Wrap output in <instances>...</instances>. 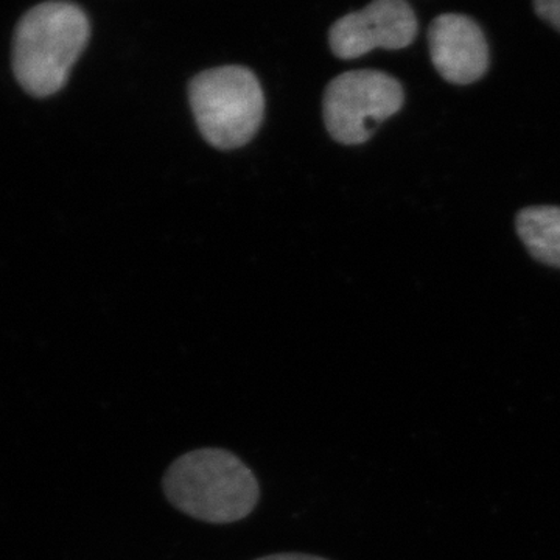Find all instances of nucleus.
<instances>
[{"mask_svg": "<svg viewBox=\"0 0 560 560\" xmlns=\"http://www.w3.org/2000/svg\"><path fill=\"white\" fill-rule=\"evenodd\" d=\"M162 490L175 510L212 525L249 517L260 500L254 471L235 453L217 447L197 448L173 460Z\"/></svg>", "mask_w": 560, "mask_h": 560, "instance_id": "nucleus-1", "label": "nucleus"}, {"mask_svg": "<svg viewBox=\"0 0 560 560\" xmlns=\"http://www.w3.org/2000/svg\"><path fill=\"white\" fill-rule=\"evenodd\" d=\"M90 35L86 13L73 3L46 2L28 10L13 43V72L22 90L38 98L60 92Z\"/></svg>", "mask_w": 560, "mask_h": 560, "instance_id": "nucleus-2", "label": "nucleus"}, {"mask_svg": "<svg viewBox=\"0 0 560 560\" xmlns=\"http://www.w3.org/2000/svg\"><path fill=\"white\" fill-rule=\"evenodd\" d=\"M189 101L202 138L219 150L246 145L264 120V91L253 70L243 66L198 73L190 81Z\"/></svg>", "mask_w": 560, "mask_h": 560, "instance_id": "nucleus-3", "label": "nucleus"}, {"mask_svg": "<svg viewBox=\"0 0 560 560\" xmlns=\"http://www.w3.org/2000/svg\"><path fill=\"white\" fill-rule=\"evenodd\" d=\"M405 103L399 81L381 70H350L324 92V124L342 145H360Z\"/></svg>", "mask_w": 560, "mask_h": 560, "instance_id": "nucleus-4", "label": "nucleus"}, {"mask_svg": "<svg viewBox=\"0 0 560 560\" xmlns=\"http://www.w3.org/2000/svg\"><path fill=\"white\" fill-rule=\"evenodd\" d=\"M418 20L404 0H377L331 25L330 49L340 60H355L374 49L400 50L415 43Z\"/></svg>", "mask_w": 560, "mask_h": 560, "instance_id": "nucleus-5", "label": "nucleus"}, {"mask_svg": "<svg viewBox=\"0 0 560 560\" xmlns=\"http://www.w3.org/2000/svg\"><path fill=\"white\" fill-rule=\"evenodd\" d=\"M429 46L434 69L448 83L466 86L488 72V40L466 14H441L431 22Z\"/></svg>", "mask_w": 560, "mask_h": 560, "instance_id": "nucleus-6", "label": "nucleus"}, {"mask_svg": "<svg viewBox=\"0 0 560 560\" xmlns=\"http://www.w3.org/2000/svg\"><path fill=\"white\" fill-rule=\"evenodd\" d=\"M515 230L534 259L560 270V208L533 206L522 209Z\"/></svg>", "mask_w": 560, "mask_h": 560, "instance_id": "nucleus-7", "label": "nucleus"}, {"mask_svg": "<svg viewBox=\"0 0 560 560\" xmlns=\"http://www.w3.org/2000/svg\"><path fill=\"white\" fill-rule=\"evenodd\" d=\"M537 16L560 33V0H537L534 2Z\"/></svg>", "mask_w": 560, "mask_h": 560, "instance_id": "nucleus-8", "label": "nucleus"}, {"mask_svg": "<svg viewBox=\"0 0 560 560\" xmlns=\"http://www.w3.org/2000/svg\"><path fill=\"white\" fill-rule=\"evenodd\" d=\"M256 560H330L319 556L304 555V552H278V555L265 556Z\"/></svg>", "mask_w": 560, "mask_h": 560, "instance_id": "nucleus-9", "label": "nucleus"}]
</instances>
